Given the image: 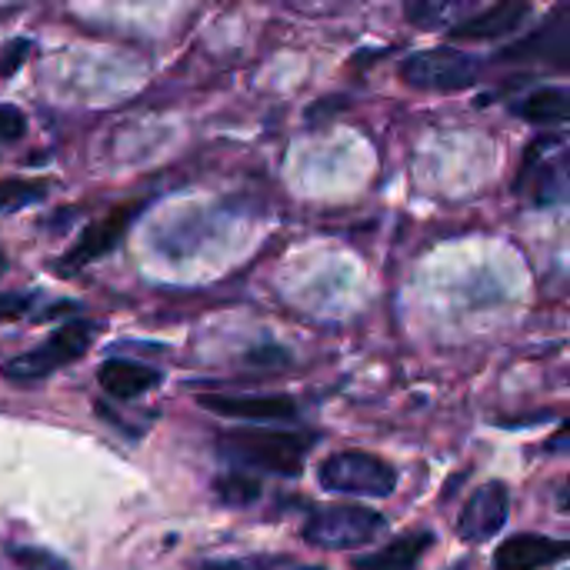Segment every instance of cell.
Wrapping results in <instances>:
<instances>
[{
    "instance_id": "obj_1",
    "label": "cell",
    "mask_w": 570,
    "mask_h": 570,
    "mask_svg": "<svg viewBox=\"0 0 570 570\" xmlns=\"http://www.w3.org/2000/svg\"><path fill=\"white\" fill-rule=\"evenodd\" d=\"M314 448V438L294 434V431H227L217 438V454L237 471H267L281 478H297L307 454Z\"/></svg>"
},
{
    "instance_id": "obj_2",
    "label": "cell",
    "mask_w": 570,
    "mask_h": 570,
    "mask_svg": "<svg viewBox=\"0 0 570 570\" xmlns=\"http://www.w3.org/2000/svg\"><path fill=\"white\" fill-rule=\"evenodd\" d=\"M100 324L97 321H67L63 327H57L43 344H37L33 351L13 357L3 364V377L13 381V384H37V381H47L50 374H57L60 367L80 361L94 337H97Z\"/></svg>"
},
{
    "instance_id": "obj_3",
    "label": "cell",
    "mask_w": 570,
    "mask_h": 570,
    "mask_svg": "<svg viewBox=\"0 0 570 570\" xmlns=\"http://www.w3.org/2000/svg\"><path fill=\"white\" fill-rule=\"evenodd\" d=\"M387 521L377 511L357 504H327L317 508L304 524V541L324 551H351L367 548L384 534Z\"/></svg>"
},
{
    "instance_id": "obj_4",
    "label": "cell",
    "mask_w": 570,
    "mask_h": 570,
    "mask_svg": "<svg viewBox=\"0 0 570 570\" xmlns=\"http://www.w3.org/2000/svg\"><path fill=\"white\" fill-rule=\"evenodd\" d=\"M321 488L334 494H367L387 498L397 488V471L367 451H337L321 464Z\"/></svg>"
},
{
    "instance_id": "obj_5",
    "label": "cell",
    "mask_w": 570,
    "mask_h": 570,
    "mask_svg": "<svg viewBox=\"0 0 570 570\" xmlns=\"http://www.w3.org/2000/svg\"><path fill=\"white\" fill-rule=\"evenodd\" d=\"M481 60L458 47H431L401 60V80L421 90H464L478 80Z\"/></svg>"
},
{
    "instance_id": "obj_6",
    "label": "cell",
    "mask_w": 570,
    "mask_h": 570,
    "mask_svg": "<svg viewBox=\"0 0 570 570\" xmlns=\"http://www.w3.org/2000/svg\"><path fill=\"white\" fill-rule=\"evenodd\" d=\"M508 511H511V498H508V488L501 481L494 484H484L478 488L461 518H458V534L471 544H481V541H491L494 534H501L504 521H508Z\"/></svg>"
},
{
    "instance_id": "obj_7",
    "label": "cell",
    "mask_w": 570,
    "mask_h": 570,
    "mask_svg": "<svg viewBox=\"0 0 570 570\" xmlns=\"http://www.w3.org/2000/svg\"><path fill=\"white\" fill-rule=\"evenodd\" d=\"M534 7L531 0H501L474 17H464L461 23L451 27V40L458 43H484V40H501L518 33L531 20Z\"/></svg>"
},
{
    "instance_id": "obj_8",
    "label": "cell",
    "mask_w": 570,
    "mask_h": 570,
    "mask_svg": "<svg viewBox=\"0 0 570 570\" xmlns=\"http://www.w3.org/2000/svg\"><path fill=\"white\" fill-rule=\"evenodd\" d=\"M197 404L210 414L220 417H234V421H294L297 417V404L284 394H200Z\"/></svg>"
},
{
    "instance_id": "obj_9",
    "label": "cell",
    "mask_w": 570,
    "mask_h": 570,
    "mask_svg": "<svg viewBox=\"0 0 570 570\" xmlns=\"http://www.w3.org/2000/svg\"><path fill=\"white\" fill-rule=\"evenodd\" d=\"M570 43V0L558 3L538 30H531L528 37H521L518 43H508L498 53V63H521V60H534V57H554L558 50H564Z\"/></svg>"
},
{
    "instance_id": "obj_10",
    "label": "cell",
    "mask_w": 570,
    "mask_h": 570,
    "mask_svg": "<svg viewBox=\"0 0 570 570\" xmlns=\"http://www.w3.org/2000/svg\"><path fill=\"white\" fill-rule=\"evenodd\" d=\"M137 210H140L137 204H124V207H117L114 214L94 220V224L77 237V244L70 247V254H67L60 264H63V267H87V264H94L97 257L110 254V250L120 244L124 230L134 224Z\"/></svg>"
},
{
    "instance_id": "obj_11",
    "label": "cell",
    "mask_w": 570,
    "mask_h": 570,
    "mask_svg": "<svg viewBox=\"0 0 570 570\" xmlns=\"http://www.w3.org/2000/svg\"><path fill=\"white\" fill-rule=\"evenodd\" d=\"M570 558V541L544 538V534H518L504 541L494 554L498 570H544Z\"/></svg>"
},
{
    "instance_id": "obj_12",
    "label": "cell",
    "mask_w": 570,
    "mask_h": 570,
    "mask_svg": "<svg viewBox=\"0 0 570 570\" xmlns=\"http://www.w3.org/2000/svg\"><path fill=\"white\" fill-rule=\"evenodd\" d=\"M554 150L544 154V160L514 187L518 194H531V200L538 207H554L570 197V144L561 154H554Z\"/></svg>"
},
{
    "instance_id": "obj_13",
    "label": "cell",
    "mask_w": 570,
    "mask_h": 570,
    "mask_svg": "<svg viewBox=\"0 0 570 570\" xmlns=\"http://www.w3.org/2000/svg\"><path fill=\"white\" fill-rule=\"evenodd\" d=\"M431 544H434V534L431 531L401 534L387 548H381L374 554L354 558V570H417L421 561H424V554L431 551Z\"/></svg>"
},
{
    "instance_id": "obj_14",
    "label": "cell",
    "mask_w": 570,
    "mask_h": 570,
    "mask_svg": "<svg viewBox=\"0 0 570 570\" xmlns=\"http://www.w3.org/2000/svg\"><path fill=\"white\" fill-rule=\"evenodd\" d=\"M97 381H100V387L110 397L134 401V397H144L147 391H154L160 384V371L157 367H147V364H137V361L114 357V361H104L100 364Z\"/></svg>"
},
{
    "instance_id": "obj_15",
    "label": "cell",
    "mask_w": 570,
    "mask_h": 570,
    "mask_svg": "<svg viewBox=\"0 0 570 570\" xmlns=\"http://www.w3.org/2000/svg\"><path fill=\"white\" fill-rule=\"evenodd\" d=\"M521 120L538 127H554L570 120V87H538L511 107Z\"/></svg>"
},
{
    "instance_id": "obj_16",
    "label": "cell",
    "mask_w": 570,
    "mask_h": 570,
    "mask_svg": "<svg viewBox=\"0 0 570 570\" xmlns=\"http://www.w3.org/2000/svg\"><path fill=\"white\" fill-rule=\"evenodd\" d=\"M478 0H404V17L417 30H451Z\"/></svg>"
},
{
    "instance_id": "obj_17",
    "label": "cell",
    "mask_w": 570,
    "mask_h": 570,
    "mask_svg": "<svg viewBox=\"0 0 570 570\" xmlns=\"http://www.w3.org/2000/svg\"><path fill=\"white\" fill-rule=\"evenodd\" d=\"M217 494H220V501L224 504H230V508H247V504H254L257 498H261V484H257V478H250L247 471H230V474H224L220 481H217Z\"/></svg>"
},
{
    "instance_id": "obj_18",
    "label": "cell",
    "mask_w": 570,
    "mask_h": 570,
    "mask_svg": "<svg viewBox=\"0 0 570 570\" xmlns=\"http://www.w3.org/2000/svg\"><path fill=\"white\" fill-rule=\"evenodd\" d=\"M43 194H47V184H40V180H17V177L0 180V214L37 204V200H43Z\"/></svg>"
},
{
    "instance_id": "obj_19",
    "label": "cell",
    "mask_w": 570,
    "mask_h": 570,
    "mask_svg": "<svg viewBox=\"0 0 570 570\" xmlns=\"http://www.w3.org/2000/svg\"><path fill=\"white\" fill-rule=\"evenodd\" d=\"M7 551H10V558L17 561V568L20 570H70L67 568V561H60L57 554H50V551H43V548L13 544V548H7Z\"/></svg>"
},
{
    "instance_id": "obj_20",
    "label": "cell",
    "mask_w": 570,
    "mask_h": 570,
    "mask_svg": "<svg viewBox=\"0 0 570 570\" xmlns=\"http://www.w3.org/2000/svg\"><path fill=\"white\" fill-rule=\"evenodd\" d=\"M564 140H568L564 134H544V137H538V140L524 150V160H521V167H518V174H514V187H518V184H521V180H524V177L541 164V160H544V154H551V150H554V147H561Z\"/></svg>"
},
{
    "instance_id": "obj_21",
    "label": "cell",
    "mask_w": 570,
    "mask_h": 570,
    "mask_svg": "<svg viewBox=\"0 0 570 570\" xmlns=\"http://www.w3.org/2000/svg\"><path fill=\"white\" fill-rule=\"evenodd\" d=\"M284 558H227V561H200L194 570H274Z\"/></svg>"
},
{
    "instance_id": "obj_22",
    "label": "cell",
    "mask_w": 570,
    "mask_h": 570,
    "mask_svg": "<svg viewBox=\"0 0 570 570\" xmlns=\"http://www.w3.org/2000/svg\"><path fill=\"white\" fill-rule=\"evenodd\" d=\"M23 130H27L23 110H17L13 104H0V144H10V140L23 137Z\"/></svg>"
},
{
    "instance_id": "obj_23",
    "label": "cell",
    "mask_w": 570,
    "mask_h": 570,
    "mask_svg": "<svg viewBox=\"0 0 570 570\" xmlns=\"http://www.w3.org/2000/svg\"><path fill=\"white\" fill-rule=\"evenodd\" d=\"M33 297L30 294H0V321H17L30 311Z\"/></svg>"
},
{
    "instance_id": "obj_24",
    "label": "cell",
    "mask_w": 570,
    "mask_h": 570,
    "mask_svg": "<svg viewBox=\"0 0 570 570\" xmlns=\"http://www.w3.org/2000/svg\"><path fill=\"white\" fill-rule=\"evenodd\" d=\"M27 50H30V43L27 40H13V43H7L3 47V60H0V73H13L23 60H27Z\"/></svg>"
},
{
    "instance_id": "obj_25",
    "label": "cell",
    "mask_w": 570,
    "mask_h": 570,
    "mask_svg": "<svg viewBox=\"0 0 570 570\" xmlns=\"http://www.w3.org/2000/svg\"><path fill=\"white\" fill-rule=\"evenodd\" d=\"M548 451H551V454H564V451H570V421L561 428V431H558V434H554V438H551Z\"/></svg>"
},
{
    "instance_id": "obj_26",
    "label": "cell",
    "mask_w": 570,
    "mask_h": 570,
    "mask_svg": "<svg viewBox=\"0 0 570 570\" xmlns=\"http://www.w3.org/2000/svg\"><path fill=\"white\" fill-rule=\"evenodd\" d=\"M554 504H558V511L570 514V478H564V481L554 488Z\"/></svg>"
},
{
    "instance_id": "obj_27",
    "label": "cell",
    "mask_w": 570,
    "mask_h": 570,
    "mask_svg": "<svg viewBox=\"0 0 570 570\" xmlns=\"http://www.w3.org/2000/svg\"><path fill=\"white\" fill-rule=\"evenodd\" d=\"M551 70H558V73H570V43L564 50H558L554 57H551Z\"/></svg>"
},
{
    "instance_id": "obj_28",
    "label": "cell",
    "mask_w": 570,
    "mask_h": 570,
    "mask_svg": "<svg viewBox=\"0 0 570 570\" xmlns=\"http://www.w3.org/2000/svg\"><path fill=\"white\" fill-rule=\"evenodd\" d=\"M3 274H7V254L0 250V277H3Z\"/></svg>"
},
{
    "instance_id": "obj_29",
    "label": "cell",
    "mask_w": 570,
    "mask_h": 570,
    "mask_svg": "<svg viewBox=\"0 0 570 570\" xmlns=\"http://www.w3.org/2000/svg\"><path fill=\"white\" fill-rule=\"evenodd\" d=\"M301 570H324V568H301Z\"/></svg>"
}]
</instances>
